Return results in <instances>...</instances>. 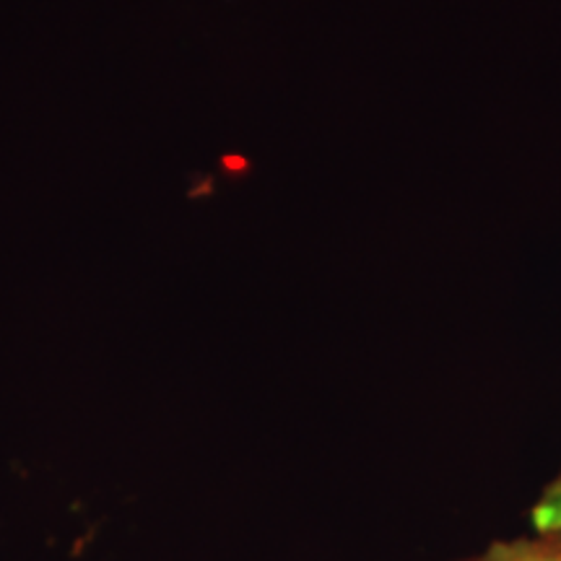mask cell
I'll list each match as a JSON object with an SVG mask.
<instances>
[{
    "label": "cell",
    "instance_id": "1",
    "mask_svg": "<svg viewBox=\"0 0 561 561\" xmlns=\"http://www.w3.org/2000/svg\"><path fill=\"white\" fill-rule=\"evenodd\" d=\"M466 561H561V528L536 530L530 538L496 541L481 557Z\"/></svg>",
    "mask_w": 561,
    "mask_h": 561
},
{
    "label": "cell",
    "instance_id": "2",
    "mask_svg": "<svg viewBox=\"0 0 561 561\" xmlns=\"http://www.w3.org/2000/svg\"><path fill=\"white\" fill-rule=\"evenodd\" d=\"M549 494H551L553 504H557V507L561 510V473L557 476V479H553V481L549 483Z\"/></svg>",
    "mask_w": 561,
    "mask_h": 561
}]
</instances>
